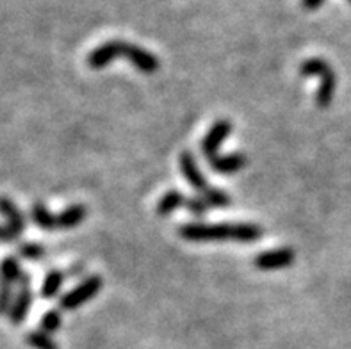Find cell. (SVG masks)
I'll return each instance as SVG.
<instances>
[{
	"label": "cell",
	"mask_w": 351,
	"mask_h": 349,
	"mask_svg": "<svg viewBox=\"0 0 351 349\" xmlns=\"http://www.w3.org/2000/svg\"><path fill=\"white\" fill-rule=\"evenodd\" d=\"M178 235L189 243H232L252 244L264 235V230L255 223H186L178 228Z\"/></svg>",
	"instance_id": "6da1fadb"
},
{
	"label": "cell",
	"mask_w": 351,
	"mask_h": 349,
	"mask_svg": "<svg viewBox=\"0 0 351 349\" xmlns=\"http://www.w3.org/2000/svg\"><path fill=\"white\" fill-rule=\"evenodd\" d=\"M114 59H127V61L132 62L134 67L138 68L141 73H145V75L157 73L160 67L159 59H157L152 52L141 49L138 45H132L129 43V41L120 40L107 41V43L100 45V47H97L95 50H91L88 59H86V62H88L89 68L100 70V68L111 64Z\"/></svg>",
	"instance_id": "7a4b0ae2"
},
{
	"label": "cell",
	"mask_w": 351,
	"mask_h": 349,
	"mask_svg": "<svg viewBox=\"0 0 351 349\" xmlns=\"http://www.w3.org/2000/svg\"><path fill=\"white\" fill-rule=\"evenodd\" d=\"M178 164H180V169H182V175L186 177V180L189 182V186L198 193V196L209 204V207H228L232 204V198L221 189H214V187L209 186L207 178L204 177L202 169L198 168V163H196L195 155L191 152H182L180 154V159H178Z\"/></svg>",
	"instance_id": "3957f363"
},
{
	"label": "cell",
	"mask_w": 351,
	"mask_h": 349,
	"mask_svg": "<svg viewBox=\"0 0 351 349\" xmlns=\"http://www.w3.org/2000/svg\"><path fill=\"white\" fill-rule=\"evenodd\" d=\"M300 75L302 77H317L319 79V88H317L316 95V104L325 109L332 104L335 95V89H337V73L325 59L312 58L307 61L302 62L300 67Z\"/></svg>",
	"instance_id": "277c9868"
},
{
	"label": "cell",
	"mask_w": 351,
	"mask_h": 349,
	"mask_svg": "<svg viewBox=\"0 0 351 349\" xmlns=\"http://www.w3.org/2000/svg\"><path fill=\"white\" fill-rule=\"evenodd\" d=\"M102 285H104V280L100 278V276H97V274L89 276V278H86L84 282L79 283L73 291H70L68 294H64V296L59 300V309L61 310L79 309V306H82L84 303H88L89 300H93L98 292H100Z\"/></svg>",
	"instance_id": "5b68a950"
},
{
	"label": "cell",
	"mask_w": 351,
	"mask_h": 349,
	"mask_svg": "<svg viewBox=\"0 0 351 349\" xmlns=\"http://www.w3.org/2000/svg\"><path fill=\"white\" fill-rule=\"evenodd\" d=\"M232 132V123L228 119H218L216 123L210 127V130L205 134L202 139V154L205 155V159H213L216 155H219V148L225 143Z\"/></svg>",
	"instance_id": "8992f818"
},
{
	"label": "cell",
	"mask_w": 351,
	"mask_h": 349,
	"mask_svg": "<svg viewBox=\"0 0 351 349\" xmlns=\"http://www.w3.org/2000/svg\"><path fill=\"white\" fill-rule=\"evenodd\" d=\"M296 258V253L291 248H278V250H269V252L258 253L255 256V267L261 271H276L284 269L291 265Z\"/></svg>",
	"instance_id": "52a82bcc"
},
{
	"label": "cell",
	"mask_w": 351,
	"mask_h": 349,
	"mask_svg": "<svg viewBox=\"0 0 351 349\" xmlns=\"http://www.w3.org/2000/svg\"><path fill=\"white\" fill-rule=\"evenodd\" d=\"M20 291H18V296L14 298L13 306L9 310V319L11 323L18 324L22 323L23 319L27 317V312H29V306H31L32 301V292H31V278L29 274L23 273V276L20 278Z\"/></svg>",
	"instance_id": "ba28073f"
},
{
	"label": "cell",
	"mask_w": 351,
	"mask_h": 349,
	"mask_svg": "<svg viewBox=\"0 0 351 349\" xmlns=\"http://www.w3.org/2000/svg\"><path fill=\"white\" fill-rule=\"evenodd\" d=\"M209 164L213 171L218 173V175H234V173L245 168L248 164V159H246L245 154L236 152V154L228 155H216V157L209 159Z\"/></svg>",
	"instance_id": "9c48e42d"
},
{
	"label": "cell",
	"mask_w": 351,
	"mask_h": 349,
	"mask_svg": "<svg viewBox=\"0 0 351 349\" xmlns=\"http://www.w3.org/2000/svg\"><path fill=\"white\" fill-rule=\"evenodd\" d=\"M0 214L8 219V225L16 232L18 235H22L25 232V216L22 210L14 205V202L8 196H0Z\"/></svg>",
	"instance_id": "30bf717a"
},
{
	"label": "cell",
	"mask_w": 351,
	"mask_h": 349,
	"mask_svg": "<svg viewBox=\"0 0 351 349\" xmlns=\"http://www.w3.org/2000/svg\"><path fill=\"white\" fill-rule=\"evenodd\" d=\"M86 216H88V208L84 205H70V207L64 208L58 216L59 230H71V228H75V226H79L80 223L84 221Z\"/></svg>",
	"instance_id": "8fae6325"
},
{
	"label": "cell",
	"mask_w": 351,
	"mask_h": 349,
	"mask_svg": "<svg viewBox=\"0 0 351 349\" xmlns=\"http://www.w3.org/2000/svg\"><path fill=\"white\" fill-rule=\"evenodd\" d=\"M187 198L180 191H168L166 195L160 196L159 204H157V216L168 217L180 207H186Z\"/></svg>",
	"instance_id": "7c38bea8"
},
{
	"label": "cell",
	"mask_w": 351,
	"mask_h": 349,
	"mask_svg": "<svg viewBox=\"0 0 351 349\" xmlns=\"http://www.w3.org/2000/svg\"><path fill=\"white\" fill-rule=\"evenodd\" d=\"M31 217H32V221H34L36 225L40 226L41 230H45V232L59 230L58 216H53V214L50 213L49 208L45 207L43 204H40V202L32 205Z\"/></svg>",
	"instance_id": "4fadbf2b"
},
{
	"label": "cell",
	"mask_w": 351,
	"mask_h": 349,
	"mask_svg": "<svg viewBox=\"0 0 351 349\" xmlns=\"http://www.w3.org/2000/svg\"><path fill=\"white\" fill-rule=\"evenodd\" d=\"M62 282H64V273H62V271H50V273L45 276L43 287H41V296H43V300H52V298L59 292V289H61Z\"/></svg>",
	"instance_id": "5bb4252c"
},
{
	"label": "cell",
	"mask_w": 351,
	"mask_h": 349,
	"mask_svg": "<svg viewBox=\"0 0 351 349\" xmlns=\"http://www.w3.org/2000/svg\"><path fill=\"white\" fill-rule=\"evenodd\" d=\"M22 276L23 271L14 256H5L4 261L0 262V278L2 280H8V282L14 283L20 282Z\"/></svg>",
	"instance_id": "9a60e30c"
},
{
	"label": "cell",
	"mask_w": 351,
	"mask_h": 349,
	"mask_svg": "<svg viewBox=\"0 0 351 349\" xmlns=\"http://www.w3.org/2000/svg\"><path fill=\"white\" fill-rule=\"evenodd\" d=\"M27 344L34 349H59L52 337L45 332H31L27 335Z\"/></svg>",
	"instance_id": "2e32d148"
},
{
	"label": "cell",
	"mask_w": 351,
	"mask_h": 349,
	"mask_svg": "<svg viewBox=\"0 0 351 349\" xmlns=\"http://www.w3.org/2000/svg\"><path fill=\"white\" fill-rule=\"evenodd\" d=\"M13 306V283L0 278V315L9 314Z\"/></svg>",
	"instance_id": "e0dca14e"
},
{
	"label": "cell",
	"mask_w": 351,
	"mask_h": 349,
	"mask_svg": "<svg viewBox=\"0 0 351 349\" xmlns=\"http://www.w3.org/2000/svg\"><path fill=\"white\" fill-rule=\"evenodd\" d=\"M59 326H61V314H59V310H49L43 315V319H41V332L52 335L53 332H58Z\"/></svg>",
	"instance_id": "ac0fdd59"
},
{
	"label": "cell",
	"mask_w": 351,
	"mask_h": 349,
	"mask_svg": "<svg viewBox=\"0 0 351 349\" xmlns=\"http://www.w3.org/2000/svg\"><path fill=\"white\" fill-rule=\"evenodd\" d=\"M18 253L25 261H41L45 256V248L36 243H25L18 248Z\"/></svg>",
	"instance_id": "d6986e66"
},
{
	"label": "cell",
	"mask_w": 351,
	"mask_h": 349,
	"mask_svg": "<svg viewBox=\"0 0 351 349\" xmlns=\"http://www.w3.org/2000/svg\"><path fill=\"white\" fill-rule=\"evenodd\" d=\"M186 208L193 214V216L202 217L207 214V210H209L210 207H209V204H207V202L202 198V196H195V198H187Z\"/></svg>",
	"instance_id": "ffe728a7"
},
{
	"label": "cell",
	"mask_w": 351,
	"mask_h": 349,
	"mask_svg": "<svg viewBox=\"0 0 351 349\" xmlns=\"http://www.w3.org/2000/svg\"><path fill=\"white\" fill-rule=\"evenodd\" d=\"M20 235L9 225H0V243H14Z\"/></svg>",
	"instance_id": "44dd1931"
},
{
	"label": "cell",
	"mask_w": 351,
	"mask_h": 349,
	"mask_svg": "<svg viewBox=\"0 0 351 349\" xmlns=\"http://www.w3.org/2000/svg\"><path fill=\"white\" fill-rule=\"evenodd\" d=\"M323 2L325 0H302V5L305 9H308V11H312V9H317L319 5H323Z\"/></svg>",
	"instance_id": "7402d4cb"
},
{
	"label": "cell",
	"mask_w": 351,
	"mask_h": 349,
	"mask_svg": "<svg viewBox=\"0 0 351 349\" xmlns=\"http://www.w3.org/2000/svg\"><path fill=\"white\" fill-rule=\"evenodd\" d=\"M68 274H70V276H73V278H79V276H82V274H84V265H73Z\"/></svg>",
	"instance_id": "603a6c76"
},
{
	"label": "cell",
	"mask_w": 351,
	"mask_h": 349,
	"mask_svg": "<svg viewBox=\"0 0 351 349\" xmlns=\"http://www.w3.org/2000/svg\"><path fill=\"white\" fill-rule=\"evenodd\" d=\"M350 4H351V0H350Z\"/></svg>",
	"instance_id": "cb8c5ba5"
}]
</instances>
